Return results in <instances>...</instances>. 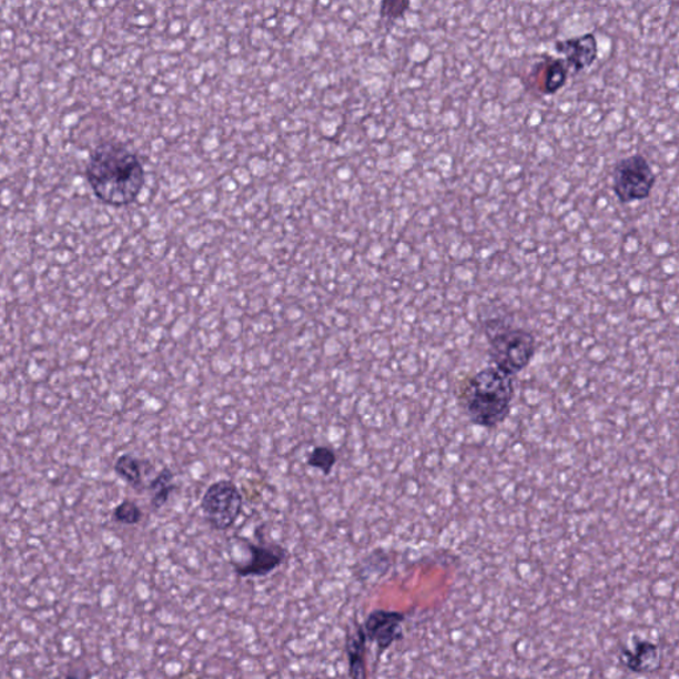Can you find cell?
<instances>
[{"label": "cell", "instance_id": "30bf717a", "mask_svg": "<svg viewBox=\"0 0 679 679\" xmlns=\"http://www.w3.org/2000/svg\"><path fill=\"white\" fill-rule=\"evenodd\" d=\"M152 470L151 462L134 457L131 453L121 454L114 462V473L135 491L144 490V474Z\"/></svg>", "mask_w": 679, "mask_h": 679}, {"label": "cell", "instance_id": "52a82bcc", "mask_svg": "<svg viewBox=\"0 0 679 679\" xmlns=\"http://www.w3.org/2000/svg\"><path fill=\"white\" fill-rule=\"evenodd\" d=\"M246 543L250 551V559L244 565L233 563L235 574L244 579L249 577H264L273 574L274 570L282 567L287 560L288 554L280 545H255L250 540Z\"/></svg>", "mask_w": 679, "mask_h": 679}, {"label": "cell", "instance_id": "4fadbf2b", "mask_svg": "<svg viewBox=\"0 0 679 679\" xmlns=\"http://www.w3.org/2000/svg\"><path fill=\"white\" fill-rule=\"evenodd\" d=\"M144 518L142 509L133 500L125 499L119 506H115L112 513V519L115 523L124 526H135Z\"/></svg>", "mask_w": 679, "mask_h": 679}, {"label": "cell", "instance_id": "5bb4252c", "mask_svg": "<svg viewBox=\"0 0 679 679\" xmlns=\"http://www.w3.org/2000/svg\"><path fill=\"white\" fill-rule=\"evenodd\" d=\"M336 453L327 446H317L308 455L307 464L324 475H330L336 465Z\"/></svg>", "mask_w": 679, "mask_h": 679}, {"label": "cell", "instance_id": "7a4b0ae2", "mask_svg": "<svg viewBox=\"0 0 679 679\" xmlns=\"http://www.w3.org/2000/svg\"><path fill=\"white\" fill-rule=\"evenodd\" d=\"M514 379L497 366H488L468 378L462 389V406L470 423L494 429L511 411Z\"/></svg>", "mask_w": 679, "mask_h": 679}, {"label": "cell", "instance_id": "7c38bea8", "mask_svg": "<svg viewBox=\"0 0 679 679\" xmlns=\"http://www.w3.org/2000/svg\"><path fill=\"white\" fill-rule=\"evenodd\" d=\"M174 473L169 467L162 468L151 484L149 491L152 493L151 505L153 509H160L168 504L170 495L175 491L176 486L173 484Z\"/></svg>", "mask_w": 679, "mask_h": 679}, {"label": "cell", "instance_id": "9a60e30c", "mask_svg": "<svg viewBox=\"0 0 679 679\" xmlns=\"http://www.w3.org/2000/svg\"><path fill=\"white\" fill-rule=\"evenodd\" d=\"M412 0H382L379 7V17L386 23H395L397 20L404 19L406 12L409 11Z\"/></svg>", "mask_w": 679, "mask_h": 679}, {"label": "cell", "instance_id": "9c48e42d", "mask_svg": "<svg viewBox=\"0 0 679 679\" xmlns=\"http://www.w3.org/2000/svg\"><path fill=\"white\" fill-rule=\"evenodd\" d=\"M569 67L565 59L547 57L534 67L533 84L545 97H553L567 84Z\"/></svg>", "mask_w": 679, "mask_h": 679}, {"label": "cell", "instance_id": "ba28073f", "mask_svg": "<svg viewBox=\"0 0 679 679\" xmlns=\"http://www.w3.org/2000/svg\"><path fill=\"white\" fill-rule=\"evenodd\" d=\"M555 50L565 55L569 71L576 74L588 70L599 59V43H597L592 32L572 39L559 40L555 44Z\"/></svg>", "mask_w": 679, "mask_h": 679}, {"label": "cell", "instance_id": "3957f363", "mask_svg": "<svg viewBox=\"0 0 679 679\" xmlns=\"http://www.w3.org/2000/svg\"><path fill=\"white\" fill-rule=\"evenodd\" d=\"M485 332L494 366L507 375H518L533 362L536 338L531 332L509 327L499 321L486 322Z\"/></svg>", "mask_w": 679, "mask_h": 679}, {"label": "cell", "instance_id": "8992f818", "mask_svg": "<svg viewBox=\"0 0 679 679\" xmlns=\"http://www.w3.org/2000/svg\"><path fill=\"white\" fill-rule=\"evenodd\" d=\"M406 617L395 610L377 609L366 617L362 625L368 641L377 643L379 653L388 650L403 638V624Z\"/></svg>", "mask_w": 679, "mask_h": 679}, {"label": "cell", "instance_id": "5b68a950", "mask_svg": "<svg viewBox=\"0 0 679 679\" xmlns=\"http://www.w3.org/2000/svg\"><path fill=\"white\" fill-rule=\"evenodd\" d=\"M201 508L210 527L226 531L242 514L243 495L233 480L222 479L209 486Z\"/></svg>", "mask_w": 679, "mask_h": 679}, {"label": "cell", "instance_id": "277c9868", "mask_svg": "<svg viewBox=\"0 0 679 679\" xmlns=\"http://www.w3.org/2000/svg\"><path fill=\"white\" fill-rule=\"evenodd\" d=\"M656 182L655 170L642 154H631L614 169L612 190L624 205L649 199Z\"/></svg>", "mask_w": 679, "mask_h": 679}, {"label": "cell", "instance_id": "8fae6325", "mask_svg": "<svg viewBox=\"0 0 679 679\" xmlns=\"http://www.w3.org/2000/svg\"><path fill=\"white\" fill-rule=\"evenodd\" d=\"M366 641H368V638H366L365 631L362 625H359L355 634H353L348 638V642H346V656H348L349 676L352 678H365L366 677V669H365Z\"/></svg>", "mask_w": 679, "mask_h": 679}, {"label": "cell", "instance_id": "6da1fadb", "mask_svg": "<svg viewBox=\"0 0 679 679\" xmlns=\"http://www.w3.org/2000/svg\"><path fill=\"white\" fill-rule=\"evenodd\" d=\"M85 173L94 196L114 207L138 201L146 181L139 155L118 141L101 142L94 148Z\"/></svg>", "mask_w": 679, "mask_h": 679}]
</instances>
